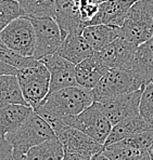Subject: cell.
Instances as JSON below:
<instances>
[{
	"mask_svg": "<svg viewBox=\"0 0 153 160\" xmlns=\"http://www.w3.org/2000/svg\"><path fill=\"white\" fill-rule=\"evenodd\" d=\"M93 102L92 90L75 84L49 92L39 106L65 121L69 117L81 114Z\"/></svg>",
	"mask_w": 153,
	"mask_h": 160,
	"instance_id": "1",
	"label": "cell"
},
{
	"mask_svg": "<svg viewBox=\"0 0 153 160\" xmlns=\"http://www.w3.org/2000/svg\"><path fill=\"white\" fill-rule=\"evenodd\" d=\"M121 37L139 46L153 37V0H137L129 8Z\"/></svg>",
	"mask_w": 153,
	"mask_h": 160,
	"instance_id": "2",
	"label": "cell"
},
{
	"mask_svg": "<svg viewBox=\"0 0 153 160\" xmlns=\"http://www.w3.org/2000/svg\"><path fill=\"white\" fill-rule=\"evenodd\" d=\"M55 136V131L48 122L34 110L18 128L8 133L4 138L12 145L13 152L26 154L29 148Z\"/></svg>",
	"mask_w": 153,
	"mask_h": 160,
	"instance_id": "3",
	"label": "cell"
},
{
	"mask_svg": "<svg viewBox=\"0 0 153 160\" xmlns=\"http://www.w3.org/2000/svg\"><path fill=\"white\" fill-rule=\"evenodd\" d=\"M25 101L33 109L37 108L48 95L50 90V72L46 65L38 61L29 67L16 72Z\"/></svg>",
	"mask_w": 153,
	"mask_h": 160,
	"instance_id": "4",
	"label": "cell"
},
{
	"mask_svg": "<svg viewBox=\"0 0 153 160\" xmlns=\"http://www.w3.org/2000/svg\"><path fill=\"white\" fill-rule=\"evenodd\" d=\"M143 83L133 69H109L92 89L95 102L143 89Z\"/></svg>",
	"mask_w": 153,
	"mask_h": 160,
	"instance_id": "5",
	"label": "cell"
},
{
	"mask_svg": "<svg viewBox=\"0 0 153 160\" xmlns=\"http://www.w3.org/2000/svg\"><path fill=\"white\" fill-rule=\"evenodd\" d=\"M0 39L8 49L23 56H33L35 32L32 21L26 15L16 18L0 32Z\"/></svg>",
	"mask_w": 153,
	"mask_h": 160,
	"instance_id": "6",
	"label": "cell"
},
{
	"mask_svg": "<svg viewBox=\"0 0 153 160\" xmlns=\"http://www.w3.org/2000/svg\"><path fill=\"white\" fill-rule=\"evenodd\" d=\"M64 122L67 126L86 133L96 142L102 145L104 144L112 129L111 122L104 116L98 102H93L90 106L85 108L81 114L69 117Z\"/></svg>",
	"mask_w": 153,
	"mask_h": 160,
	"instance_id": "7",
	"label": "cell"
},
{
	"mask_svg": "<svg viewBox=\"0 0 153 160\" xmlns=\"http://www.w3.org/2000/svg\"><path fill=\"white\" fill-rule=\"evenodd\" d=\"M34 26L35 49L33 58L40 60L56 53L63 41L62 32L53 18H29Z\"/></svg>",
	"mask_w": 153,
	"mask_h": 160,
	"instance_id": "8",
	"label": "cell"
},
{
	"mask_svg": "<svg viewBox=\"0 0 153 160\" xmlns=\"http://www.w3.org/2000/svg\"><path fill=\"white\" fill-rule=\"evenodd\" d=\"M138 46L119 36L95 54L103 66L109 69H131Z\"/></svg>",
	"mask_w": 153,
	"mask_h": 160,
	"instance_id": "9",
	"label": "cell"
},
{
	"mask_svg": "<svg viewBox=\"0 0 153 160\" xmlns=\"http://www.w3.org/2000/svg\"><path fill=\"white\" fill-rule=\"evenodd\" d=\"M141 92L142 89H139L137 91L113 96L103 102H98L101 110L111 122L112 127L121 120L139 114Z\"/></svg>",
	"mask_w": 153,
	"mask_h": 160,
	"instance_id": "10",
	"label": "cell"
},
{
	"mask_svg": "<svg viewBox=\"0 0 153 160\" xmlns=\"http://www.w3.org/2000/svg\"><path fill=\"white\" fill-rule=\"evenodd\" d=\"M55 136L60 140L65 154L93 156L98 152H101L104 148L102 144L96 142L86 133L67 124H64L58 131H55Z\"/></svg>",
	"mask_w": 153,
	"mask_h": 160,
	"instance_id": "11",
	"label": "cell"
},
{
	"mask_svg": "<svg viewBox=\"0 0 153 160\" xmlns=\"http://www.w3.org/2000/svg\"><path fill=\"white\" fill-rule=\"evenodd\" d=\"M50 72V90H60L66 87L77 84L75 77V64L65 60L58 53H53L40 58Z\"/></svg>",
	"mask_w": 153,
	"mask_h": 160,
	"instance_id": "12",
	"label": "cell"
},
{
	"mask_svg": "<svg viewBox=\"0 0 153 160\" xmlns=\"http://www.w3.org/2000/svg\"><path fill=\"white\" fill-rule=\"evenodd\" d=\"M53 18L62 32L63 39L69 34H82L86 26L74 0H55Z\"/></svg>",
	"mask_w": 153,
	"mask_h": 160,
	"instance_id": "13",
	"label": "cell"
},
{
	"mask_svg": "<svg viewBox=\"0 0 153 160\" xmlns=\"http://www.w3.org/2000/svg\"><path fill=\"white\" fill-rule=\"evenodd\" d=\"M137 0H104L99 3L98 12L87 25L104 24L122 27L129 8Z\"/></svg>",
	"mask_w": 153,
	"mask_h": 160,
	"instance_id": "14",
	"label": "cell"
},
{
	"mask_svg": "<svg viewBox=\"0 0 153 160\" xmlns=\"http://www.w3.org/2000/svg\"><path fill=\"white\" fill-rule=\"evenodd\" d=\"M33 112L34 109L29 105L0 104V135L4 138L8 133L18 128Z\"/></svg>",
	"mask_w": 153,
	"mask_h": 160,
	"instance_id": "15",
	"label": "cell"
},
{
	"mask_svg": "<svg viewBox=\"0 0 153 160\" xmlns=\"http://www.w3.org/2000/svg\"><path fill=\"white\" fill-rule=\"evenodd\" d=\"M108 72L93 53L89 58L75 65V77L78 86L92 90L101 77Z\"/></svg>",
	"mask_w": 153,
	"mask_h": 160,
	"instance_id": "16",
	"label": "cell"
},
{
	"mask_svg": "<svg viewBox=\"0 0 153 160\" xmlns=\"http://www.w3.org/2000/svg\"><path fill=\"white\" fill-rule=\"evenodd\" d=\"M56 53L76 65L92 55L95 51L82 34H69L63 39Z\"/></svg>",
	"mask_w": 153,
	"mask_h": 160,
	"instance_id": "17",
	"label": "cell"
},
{
	"mask_svg": "<svg viewBox=\"0 0 153 160\" xmlns=\"http://www.w3.org/2000/svg\"><path fill=\"white\" fill-rule=\"evenodd\" d=\"M131 69L143 86L151 82L153 77V37L137 47Z\"/></svg>",
	"mask_w": 153,
	"mask_h": 160,
	"instance_id": "18",
	"label": "cell"
},
{
	"mask_svg": "<svg viewBox=\"0 0 153 160\" xmlns=\"http://www.w3.org/2000/svg\"><path fill=\"white\" fill-rule=\"evenodd\" d=\"M121 27L110 26L104 24L87 25L82 32V35L93 51H100L113 40L121 36Z\"/></svg>",
	"mask_w": 153,
	"mask_h": 160,
	"instance_id": "19",
	"label": "cell"
},
{
	"mask_svg": "<svg viewBox=\"0 0 153 160\" xmlns=\"http://www.w3.org/2000/svg\"><path fill=\"white\" fill-rule=\"evenodd\" d=\"M150 129L152 128L143 120V118L139 114L128 117V118L121 120L112 127L111 132L105 140L103 146L119 142V141H122L124 138H130V136L136 135V134L143 132L145 130H150Z\"/></svg>",
	"mask_w": 153,
	"mask_h": 160,
	"instance_id": "20",
	"label": "cell"
},
{
	"mask_svg": "<svg viewBox=\"0 0 153 160\" xmlns=\"http://www.w3.org/2000/svg\"><path fill=\"white\" fill-rule=\"evenodd\" d=\"M102 152L110 160H150L147 150L131 146L124 140L104 146Z\"/></svg>",
	"mask_w": 153,
	"mask_h": 160,
	"instance_id": "21",
	"label": "cell"
},
{
	"mask_svg": "<svg viewBox=\"0 0 153 160\" xmlns=\"http://www.w3.org/2000/svg\"><path fill=\"white\" fill-rule=\"evenodd\" d=\"M29 160H62L65 152L56 136L29 148L26 152Z\"/></svg>",
	"mask_w": 153,
	"mask_h": 160,
	"instance_id": "22",
	"label": "cell"
},
{
	"mask_svg": "<svg viewBox=\"0 0 153 160\" xmlns=\"http://www.w3.org/2000/svg\"><path fill=\"white\" fill-rule=\"evenodd\" d=\"M2 103L28 105L23 96L16 75L0 76V104Z\"/></svg>",
	"mask_w": 153,
	"mask_h": 160,
	"instance_id": "23",
	"label": "cell"
},
{
	"mask_svg": "<svg viewBox=\"0 0 153 160\" xmlns=\"http://www.w3.org/2000/svg\"><path fill=\"white\" fill-rule=\"evenodd\" d=\"M55 0H18L28 18H53Z\"/></svg>",
	"mask_w": 153,
	"mask_h": 160,
	"instance_id": "24",
	"label": "cell"
},
{
	"mask_svg": "<svg viewBox=\"0 0 153 160\" xmlns=\"http://www.w3.org/2000/svg\"><path fill=\"white\" fill-rule=\"evenodd\" d=\"M25 15L18 0H0V32L18 16Z\"/></svg>",
	"mask_w": 153,
	"mask_h": 160,
	"instance_id": "25",
	"label": "cell"
},
{
	"mask_svg": "<svg viewBox=\"0 0 153 160\" xmlns=\"http://www.w3.org/2000/svg\"><path fill=\"white\" fill-rule=\"evenodd\" d=\"M139 115L153 129V83L149 82L142 89L139 103Z\"/></svg>",
	"mask_w": 153,
	"mask_h": 160,
	"instance_id": "26",
	"label": "cell"
},
{
	"mask_svg": "<svg viewBox=\"0 0 153 160\" xmlns=\"http://www.w3.org/2000/svg\"><path fill=\"white\" fill-rule=\"evenodd\" d=\"M76 4L78 7V12L82 21L85 22L87 26L89 21H91V18L98 12L99 2L96 0H78Z\"/></svg>",
	"mask_w": 153,
	"mask_h": 160,
	"instance_id": "27",
	"label": "cell"
},
{
	"mask_svg": "<svg viewBox=\"0 0 153 160\" xmlns=\"http://www.w3.org/2000/svg\"><path fill=\"white\" fill-rule=\"evenodd\" d=\"M13 147L6 138L0 135V160H9L12 156Z\"/></svg>",
	"mask_w": 153,
	"mask_h": 160,
	"instance_id": "28",
	"label": "cell"
},
{
	"mask_svg": "<svg viewBox=\"0 0 153 160\" xmlns=\"http://www.w3.org/2000/svg\"><path fill=\"white\" fill-rule=\"evenodd\" d=\"M16 72H18V69L15 67L11 66L8 63L0 61V76H2V75H16Z\"/></svg>",
	"mask_w": 153,
	"mask_h": 160,
	"instance_id": "29",
	"label": "cell"
},
{
	"mask_svg": "<svg viewBox=\"0 0 153 160\" xmlns=\"http://www.w3.org/2000/svg\"><path fill=\"white\" fill-rule=\"evenodd\" d=\"M62 160H91V156L82 154H65Z\"/></svg>",
	"mask_w": 153,
	"mask_h": 160,
	"instance_id": "30",
	"label": "cell"
},
{
	"mask_svg": "<svg viewBox=\"0 0 153 160\" xmlns=\"http://www.w3.org/2000/svg\"><path fill=\"white\" fill-rule=\"evenodd\" d=\"M9 160H29L27 157V155L25 152H13L12 156Z\"/></svg>",
	"mask_w": 153,
	"mask_h": 160,
	"instance_id": "31",
	"label": "cell"
},
{
	"mask_svg": "<svg viewBox=\"0 0 153 160\" xmlns=\"http://www.w3.org/2000/svg\"><path fill=\"white\" fill-rule=\"evenodd\" d=\"M91 160H110V159L101 152H98V154L93 155V156H91Z\"/></svg>",
	"mask_w": 153,
	"mask_h": 160,
	"instance_id": "32",
	"label": "cell"
},
{
	"mask_svg": "<svg viewBox=\"0 0 153 160\" xmlns=\"http://www.w3.org/2000/svg\"><path fill=\"white\" fill-rule=\"evenodd\" d=\"M148 155L150 157V160H153V144L148 148Z\"/></svg>",
	"mask_w": 153,
	"mask_h": 160,
	"instance_id": "33",
	"label": "cell"
},
{
	"mask_svg": "<svg viewBox=\"0 0 153 160\" xmlns=\"http://www.w3.org/2000/svg\"><path fill=\"white\" fill-rule=\"evenodd\" d=\"M0 48H7V47L3 44V42H2V40H1V39H0Z\"/></svg>",
	"mask_w": 153,
	"mask_h": 160,
	"instance_id": "34",
	"label": "cell"
},
{
	"mask_svg": "<svg viewBox=\"0 0 153 160\" xmlns=\"http://www.w3.org/2000/svg\"><path fill=\"white\" fill-rule=\"evenodd\" d=\"M96 1H97V2H99V3H100V2H102V1H104V0H96Z\"/></svg>",
	"mask_w": 153,
	"mask_h": 160,
	"instance_id": "35",
	"label": "cell"
},
{
	"mask_svg": "<svg viewBox=\"0 0 153 160\" xmlns=\"http://www.w3.org/2000/svg\"><path fill=\"white\" fill-rule=\"evenodd\" d=\"M151 82H152V83H153V77H152V80H151Z\"/></svg>",
	"mask_w": 153,
	"mask_h": 160,
	"instance_id": "36",
	"label": "cell"
},
{
	"mask_svg": "<svg viewBox=\"0 0 153 160\" xmlns=\"http://www.w3.org/2000/svg\"><path fill=\"white\" fill-rule=\"evenodd\" d=\"M74 1H75V2H77V1H78V0H74Z\"/></svg>",
	"mask_w": 153,
	"mask_h": 160,
	"instance_id": "37",
	"label": "cell"
}]
</instances>
